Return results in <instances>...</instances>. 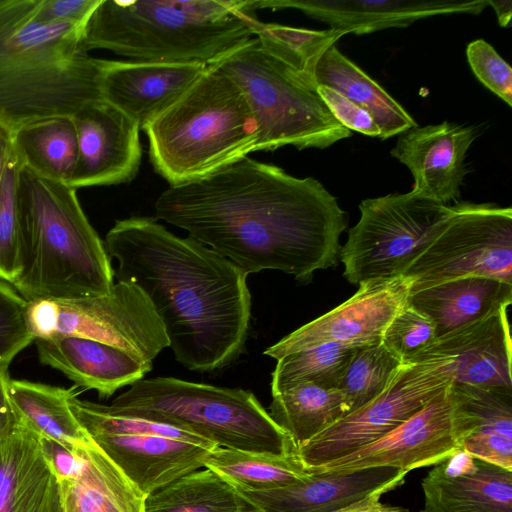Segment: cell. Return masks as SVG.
<instances>
[{
	"mask_svg": "<svg viewBox=\"0 0 512 512\" xmlns=\"http://www.w3.org/2000/svg\"><path fill=\"white\" fill-rule=\"evenodd\" d=\"M477 137L472 126L444 121L400 134L391 155L412 173V190L449 205L460 195L468 173L466 154Z\"/></svg>",
	"mask_w": 512,
	"mask_h": 512,
	"instance_id": "obj_17",
	"label": "cell"
},
{
	"mask_svg": "<svg viewBox=\"0 0 512 512\" xmlns=\"http://www.w3.org/2000/svg\"><path fill=\"white\" fill-rule=\"evenodd\" d=\"M344 35L343 31L332 28L310 30L259 20L254 25V37L263 49L313 79L320 56Z\"/></svg>",
	"mask_w": 512,
	"mask_h": 512,
	"instance_id": "obj_36",
	"label": "cell"
},
{
	"mask_svg": "<svg viewBox=\"0 0 512 512\" xmlns=\"http://www.w3.org/2000/svg\"><path fill=\"white\" fill-rule=\"evenodd\" d=\"M143 130L151 163L170 185L202 178L247 157L258 138L245 96L216 64Z\"/></svg>",
	"mask_w": 512,
	"mask_h": 512,
	"instance_id": "obj_6",
	"label": "cell"
},
{
	"mask_svg": "<svg viewBox=\"0 0 512 512\" xmlns=\"http://www.w3.org/2000/svg\"><path fill=\"white\" fill-rule=\"evenodd\" d=\"M12 152L11 132L0 125V183Z\"/></svg>",
	"mask_w": 512,
	"mask_h": 512,
	"instance_id": "obj_46",
	"label": "cell"
},
{
	"mask_svg": "<svg viewBox=\"0 0 512 512\" xmlns=\"http://www.w3.org/2000/svg\"><path fill=\"white\" fill-rule=\"evenodd\" d=\"M105 407L175 426L222 448L277 455L297 451L255 395L239 388L156 377L134 383Z\"/></svg>",
	"mask_w": 512,
	"mask_h": 512,
	"instance_id": "obj_7",
	"label": "cell"
},
{
	"mask_svg": "<svg viewBox=\"0 0 512 512\" xmlns=\"http://www.w3.org/2000/svg\"><path fill=\"white\" fill-rule=\"evenodd\" d=\"M74 389H64L27 380L10 379L8 395L18 421L40 437L53 439L71 449L91 438L70 407Z\"/></svg>",
	"mask_w": 512,
	"mask_h": 512,
	"instance_id": "obj_29",
	"label": "cell"
},
{
	"mask_svg": "<svg viewBox=\"0 0 512 512\" xmlns=\"http://www.w3.org/2000/svg\"><path fill=\"white\" fill-rule=\"evenodd\" d=\"M313 76L316 86H327L366 110L379 127L382 140L418 126L399 102L335 45L320 56Z\"/></svg>",
	"mask_w": 512,
	"mask_h": 512,
	"instance_id": "obj_27",
	"label": "cell"
},
{
	"mask_svg": "<svg viewBox=\"0 0 512 512\" xmlns=\"http://www.w3.org/2000/svg\"><path fill=\"white\" fill-rule=\"evenodd\" d=\"M77 161L68 183L73 189L131 181L139 170L140 127L119 109L99 99L72 117Z\"/></svg>",
	"mask_w": 512,
	"mask_h": 512,
	"instance_id": "obj_15",
	"label": "cell"
},
{
	"mask_svg": "<svg viewBox=\"0 0 512 512\" xmlns=\"http://www.w3.org/2000/svg\"><path fill=\"white\" fill-rule=\"evenodd\" d=\"M39 361L63 373L78 387L101 398L143 379L152 369L115 346L88 338L60 336L34 340Z\"/></svg>",
	"mask_w": 512,
	"mask_h": 512,
	"instance_id": "obj_23",
	"label": "cell"
},
{
	"mask_svg": "<svg viewBox=\"0 0 512 512\" xmlns=\"http://www.w3.org/2000/svg\"><path fill=\"white\" fill-rule=\"evenodd\" d=\"M75 450L78 476L57 480L63 512H144L146 496L92 439Z\"/></svg>",
	"mask_w": 512,
	"mask_h": 512,
	"instance_id": "obj_25",
	"label": "cell"
},
{
	"mask_svg": "<svg viewBox=\"0 0 512 512\" xmlns=\"http://www.w3.org/2000/svg\"><path fill=\"white\" fill-rule=\"evenodd\" d=\"M101 0H36L35 17L42 23H66L85 30Z\"/></svg>",
	"mask_w": 512,
	"mask_h": 512,
	"instance_id": "obj_42",
	"label": "cell"
},
{
	"mask_svg": "<svg viewBox=\"0 0 512 512\" xmlns=\"http://www.w3.org/2000/svg\"><path fill=\"white\" fill-rule=\"evenodd\" d=\"M59 512H63V508Z\"/></svg>",
	"mask_w": 512,
	"mask_h": 512,
	"instance_id": "obj_48",
	"label": "cell"
},
{
	"mask_svg": "<svg viewBox=\"0 0 512 512\" xmlns=\"http://www.w3.org/2000/svg\"><path fill=\"white\" fill-rule=\"evenodd\" d=\"M469 65L478 80L508 106H512V69L497 51L483 39L468 44Z\"/></svg>",
	"mask_w": 512,
	"mask_h": 512,
	"instance_id": "obj_40",
	"label": "cell"
},
{
	"mask_svg": "<svg viewBox=\"0 0 512 512\" xmlns=\"http://www.w3.org/2000/svg\"><path fill=\"white\" fill-rule=\"evenodd\" d=\"M402 276L414 280L411 292L469 276L512 284L511 207L451 205L437 235Z\"/></svg>",
	"mask_w": 512,
	"mask_h": 512,
	"instance_id": "obj_11",
	"label": "cell"
},
{
	"mask_svg": "<svg viewBox=\"0 0 512 512\" xmlns=\"http://www.w3.org/2000/svg\"><path fill=\"white\" fill-rule=\"evenodd\" d=\"M452 389L471 424L462 449L512 470V389L455 383Z\"/></svg>",
	"mask_w": 512,
	"mask_h": 512,
	"instance_id": "obj_26",
	"label": "cell"
},
{
	"mask_svg": "<svg viewBox=\"0 0 512 512\" xmlns=\"http://www.w3.org/2000/svg\"><path fill=\"white\" fill-rule=\"evenodd\" d=\"M490 5L496 13L498 23L502 27H507L510 24L512 16V2L510 0L505 1H492L488 0Z\"/></svg>",
	"mask_w": 512,
	"mask_h": 512,
	"instance_id": "obj_47",
	"label": "cell"
},
{
	"mask_svg": "<svg viewBox=\"0 0 512 512\" xmlns=\"http://www.w3.org/2000/svg\"><path fill=\"white\" fill-rule=\"evenodd\" d=\"M19 272L12 283L26 301H78L108 294L111 259L76 190L20 167L16 189Z\"/></svg>",
	"mask_w": 512,
	"mask_h": 512,
	"instance_id": "obj_4",
	"label": "cell"
},
{
	"mask_svg": "<svg viewBox=\"0 0 512 512\" xmlns=\"http://www.w3.org/2000/svg\"><path fill=\"white\" fill-rule=\"evenodd\" d=\"M256 9H297L345 34H366L441 14H479L488 0H254Z\"/></svg>",
	"mask_w": 512,
	"mask_h": 512,
	"instance_id": "obj_20",
	"label": "cell"
},
{
	"mask_svg": "<svg viewBox=\"0 0 512 512\" xmlns=\"http://www.w3.org/2000/svg\"><path fill=\"white\" fill-rule=\"evenodd\" d=\"M269 415L296 449L348 414L337 388L300 383L272 395Z\"/></svg>",
	"mask_w": 512,
	"mask_h": 512,
	"instance_id": "obj_31",
	"label": "cell"
},
{
	"mask_svg": "<svg viewBox=\"0 0 512 512\" xmlns=\"http://www.w3.org/2000/svg\"><path fill=\"white\" fill-rule=\"evenodd\" d=\"M316 90L334 118L346 129L380 137L379 127L366 110L327 86L318 85Z\"/></svg>",
	"mask_w": 512,
	"mask_h": 512,
	"instance_id": "obj_41",
	"label": "cell"
},
{
	"mask_svg": "<svg viewBox=\"0 0 512 512\" xmlns=\"http://www.w3.org/2000/svg\"><path fill=\"white\" fill-rule=\"evenodd\" d=\"M421 512V511H420Z\"/></svg>",
	"mask_w": 512,
	"mask_h": 512,
	"instance_id": "obj_49",
	"label": "cell"
},
{
	"mask_svg": "<svg viewBox=\"0 0 512 512\" xmlns=\"http://www.w3.org/2000/svg\"><path fill=\"white\" fill-rule=\"evenodd\" d=\"M39 443L42 454L58 481L78 476L82 460L75 448L71 449L53 439L40 436Z\"/></svg>",
	"mask_w": 512,
	"mask_h": 512,
	"instance_id": "obj_43",
	"label": "cell"
},
{
	"mask_svg": "<svg viewBox=\"0 0 512 512\" xmlns=\"http://www.w3.org/2000/svg\"><path fill=\"white\" fill-rule=\"evenodd\" d=\"M27 301L13 286L0 280V363L34 342L26 322Z\"/></svg>",
	"mask_w": 512,
	"mask_h": 512,
	"instance_id": "obj_39",
	"label": "cell"
},
{
	"mask_svg": "<svg viewBox=\"0 0 512 512\" xmlns=\"http://www.w3.org/2000/svg\"><path fill=\"white\" fill-rule=\"evenodd\" d=\"M12 148L22 167L35 175L68 185L77 161V139L71 117H52L11 133Z\"/></svg>",
	"mask_w": 512,
	"mask_h": 512,
	"instance_id": "obj_30",
	"label": "cell"
},
{
	"mask_svg": "<svg viewBox=\"0 0 512 512\" xmlns=\"http://www.w3.org/2000/svg\"><path fill=\"white\" fill-rule=\"evenodd\" d=\"M436 339L433 320L407 302L387 325L382 343L403 364H408L425 352Z\"/></svg>",
	"mask_w": 512,
	"mask_h": 512,
	"instance_id": "obj_37",
	"label": "cell"
},
{
	"mask_svg": "<svg viewBox=\"0 0 512 512\" xmlns=\"http://www.w3.org/2000/svg\"><path fill=\"white\" fill-rule=\"evenodd\" d=\"M54 478L39 436L19 422L0 440V512H33Z\"/></svg>",
	"mask_w": 512,
	"mask_h": 512,
	"instance_id": "obj_28",
	"label": "cell"
},
{
	"mask_svg": "<svg viewBox=\"0 0 512 512\" xmlns=\"http://www.w3.org/2000/svg\"><path fill=\"white\" fill-rule=\"evenodd\" d=\"M254 0H101L85 48L133 61L213 65L254 37Z\"/></svg>",
	"mask_w": 512,
	"mask_h": 512,
	"instance_id": "obj_5",
	"label": "cell"
},
{
	"mask_svg": "<svg viewBox=\"0 0 512 512\" xmlns=\"http://www.w3.org/2000/svg\"><path fill=\"white\" fill-rule=\"evenodd\" d=\"M89 436L145 496L204 468V457L218 447L160 435L96 433Z\"/></svg>",
	"mask_w": 512,
	"mask_h": 512,
	"instance_id": "obj_22",
	"label": "cell"
},
{
	"mask_svg": "<svg viewBox=\"0 0 512 512\" xmlns=\"http://www.w3.org/2000/svg\"><path fill=\"white\" fill-rule=\"evenodd\" d=\"M451 383L443 359L404 364L379 396L331 424L296 454L309 472L346 456L385 436Z\"/></svg>",
	"mask_w": 512,
	"mask_h": 512,
	"instance_id": "obj_12",
	"label": "cell"
},
{
	"mask_svg": "<svg viewBox=\"0 0 512 512\" xmlns=\"http://www.w3.org/2000/svg\"><path fill=\"white\" fill-rule=\"evenodd\" d=\"M154 208L156 219L186 230L247 275L279 270L299 281L338 265L347 226L319 181L249 157L170 185Z\"/></svg>",
	"mask_w": 512,
	"mask_h": 512,
	"instance_id": "obj_1",
	"label": "cell"
},
{
	"mask_svg": "<svg viewBox=\"0 0 512 512\" xmlns=\"http://www.w3.org/2000/svg\"><path fill=\"white\" fill-rule=\"evenodd\" d=\"M413 283L406 276L362 283L348 300L291 332L264 354L278 360L329 342L353 348L380 343L389 322L407 304Z\"/></svg>",
	"mask_w": 512,
	"mask_h": 512,
	"instance_id": "obj_14",
	"label": "cell"
},
{
	"mask_svg": "<svg viewBox=\"0 0 512 512\" xmlns=\"http://www.w3.org/2000/svg\"><path fill=\"white\" fill-rule=\"evenodd\" d=\"M512 345L507 308L437 337L412 363L440 358L455 384L512 389Z\"/></svg>",
	"mask_w": 512,
	"mask_h": 512,
	"instance_id": "obj_19",
	"label": "cell"
},
{
	"mask_svg": "<svg viewBox=\"0 0 512 512\" xmlns=\"http://www.w3.org/2000/svg\"><path fill=\"white\" fill-rule=\"evenodd\" d=\"M243 501L210 469L186 474L146 496L144 512H241Z\"/></svg>",
	"mask_w": 512,
	"mask_h": 512,
	"instance_id": "obj_33",
	"label": "cell"
},
{
	"mask_svg": "<svg viewBox=\"0 0 512 512\" xmlns=\"http://www.w3.org/2000/svg\"><path fill=\"white\" fill-rule=\"evenodd\" d=\"M380 497L381 494L371 495L336 512H411L400 506L383 504Z\"/></svg>",
	"mask_w": 512,
	"mask_h": 512,
	"instance_id": "obj_45",
	"label": "cell"
},
{
	"mask_svg": "<svg viewBox=\"0 0 512 512\" xmlns=\"http://www.w3.org/2000/svg\"><path fill=\"white\" fill-rule=\"evenodd\" d=\"M452 383L385 436L310 472L392 467L408 473L445 461L471 431Z\"/></svg>",
	"mask_w": 512,
	"mask_h": 512,
	"instance_id": "obj_13",
	"label": "cell"
},
{
	"mask_svg": "<svg viewBox=\"0 0 512 512\" xmlns=\"http://www.w3.org/2000/svg\"><path fill=\"white\" fill-rule=\"evenodd\" d=\"M382 343L357 347L337 384L348 413L379 396L403 367Z\"/></svg>",
	"mask_w": 512,
	"mask_h": 512,
	"instance_id": "obj_35",
	"label": "cell"
},
{
	"mask_svg": "<svg viewBox=\"0 0 512 512\" xmlns=\"http://www.w3.org/2000/svg\"><path fill=\"white\" fill-rule=\"evenodd\" d=\"M512 302V284L469 276L411 292L408 304L430 317L437 337L483 319Z\"/></svg>",
	"mask_w": 512,
	"mask_h": 512,
	"instance_id": "obj_24",
	"label": "cell"
},
{
	"mask_svg": "<svg viewBox=\"0 0 512 512\" xmlns=\"http://www.w3.org/2000/svg\"><path fill=\"white\" fill-rule=\"evenodd\" d=\"M11 361L12 359H8L0 363V440L19 423L8 395V368Z\"/></svg>",
	"mask_w": 512,
	"mask_h": 512,
	"instance_id": "obj_44",
	"label": "cell"
},
{
	"mask_svg": "<svg viewBox=\"0 0 512 512\" xmlns=\"http://www.w3.org/2000/svg\"><path fill=\"white\" fill-rule=\"evenodd\" d=\"M102 98L143 130L203 74L204 64L99 60Z\"/></svg>",
	"mask_w": 512,
	"mask_h": 512,
	"instance_id": "obj_18",
	"label": "cell"
},
{
	"mask_svg": "<svg viewBox=\"0 0 512 512\" xmlns=\"http://www.w3.org/2000/svg\"><path fill=\"white\" fill-rule=\"evenodd\" d=\"M406 474L392 467L315 471L276 489L235 490L243 501L241 512H336L371 495L395 489Z\"/></svg>",
	"mask_w": 512,
	"mask_h": 512,
	"instance_id": "obj_16",
	"label": "cell"
},
{
	"mask_svg": "<svg viewBox=\"0 0 512 512\" xmlns=\"http://www.w3.org/2000/svg\"><path fill=\"white\" fill-rule=\"evenodd\" d=\"M26 322L36 339L74 336L120 348L141 362L169 347L165 329L149 299L133 284L117 282L103 296L78 301H27Z\"/></svg>",
	"mask_w": 512,
	"mask_h": 512,
	"instance_id": "obj_10",
	"label": "cell"
},
{
	"mask_svg": "<svg viewBox=\"0 0 512 512\" xmlns=\"http://www.w3.org/2000/svg\"><path fill=\"white\" fill-rule=\"evenodd\" d=\"M203 464L235 489L243 491L284 487L309 473L296 453L277 455L215 447L204 457Z\"/></svg>",
	"mask_w": 512,
	"mask_h": 512,
	"instance_id": "obj_32",
	"label": "cell"
},
{
	"mask_svg": "<svg viewBox=\"0 0 512 512\" xmlns=\"http://www.w3.org/2000/svg\"><path fill=\"white\" fill-rule=\"evenodd\" d=\"M354 349L329 342L279 358L272 372V395L300 383L336 388Z\"/></svg>",
	"mask_w": 512,
	"mask_h": 512,
	"instance_id": "obj_34",
	"label": "cell"
},
{
	"mask_svg": "<svg viewBox=\"0 0 512 512\" xmlns=\"http://www.w3.org/2000/svg\"><path fill=\"white\" fill-rule=\"evenodd\" d=\"M20 167L12 148L0 183V279L10 284L19 272L16 189Z\"/></svg>",
	"mask_w": 512,
	"mask_h": 512,
	"instance_id": "obj_38",
	"label": "cell"
},
{
	"mask_svg": "<svg viewBox=\"0 0 512 512\" xmlns=\"http://www.w3.org/2000/svg\"><path fill=\"white\" fill-rule=\"evenodd\" d=\"M421 512H512V470L459 449L422 479Z\"/></svg>",
	"mask_w": 512,
	"mask_h": 512,
	"instance_id": "obj_21",
	"label": "cell"
},
{
	"mask_svg": "<svg viewBox=\"0 0 512 512\" xmlns=\"http://www.w3.org/2000/svg\"><path fill=\"white\" fill-rule=\"evenodd\" d=\"M359 210L340 250L343 275L354 285L402 276L437 235L451 205L411 190L365 199Z\"/></svg>",
	"mask_w": 512,
	"mask_h": 512,
	"instance_id": "obj_9",
	"label": "cell"
},
{
	"mask_svg": "<svg viewBox=\"0 0 512 512\" xmlns=\"http://www.w3.org/2000/svg\"><path fill=\"white\" fill-rule=\"evenodd\" d=\"M105 249L118 282L140 288L175 359L192 371L223 368L243 352L251 317L247 274L211 248L152 217L116 221Z\"/></svg>",
	"mask_w": 512,
	"mask_h": 512,
	"instance_id": "obj_2",
	"label": "cell"
},
{
	"mask_svg": "<svg viewBox=\"0 0 512 512\" xmlns=\"http://www.w3.org/2000/svg\"><path fill=\"white\" fill-rule=\"evenodd\" d=\"M36 0H0V125L11 133L32 122L72 117L103 99L99 60L84 29L42 23Z\"/></svg>",
	"mask_w": 512,
	"mask_h": 512,
	"instance_id": "obj_3",
	"label": "cell"
},
{
	"mask_svg": "<svg viewBox=\"0 0 512 512\" xmlns=\"http://www.w3.org/2000/svg\"><path fill=\"white\" fill-rule=\"evenodd\" d=\"M215 64L245 96L258 128L255 151L323 149L351 136L326 107L314 79L267 52L255 37Z\"/></svg>",
	"mask_w": 512,
	"mask_h": 512,
	"instance_id": "obj_8",
	"label": "cell"
}]
</instances>
